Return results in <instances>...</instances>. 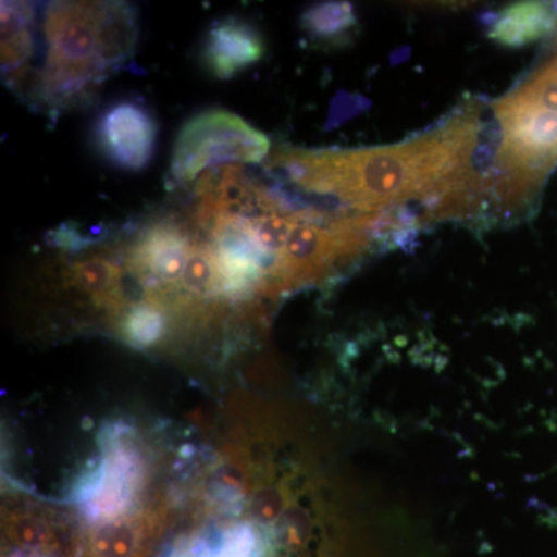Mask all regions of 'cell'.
I'll use <instances>...</instances> for the list:
<instances>
[{"label":"cell","instance_id":"4","mask_svg":"<svg viewBox=\"0 0 557 557\" xmlns=\"http://www.w3.org/2000/svg\"><path fill=\"white\" fill-rule=\"evenodd\" d=\"M102 156L126 171L148 166L156 149L157 124L148 109L132 101L110 106L97 124Z\"/></svg>","mask_w":557,"mask_h":557},{"label":"cell","instance_id":"10","mask_svg":"<svg viewBox=\"0 0 557 557\" xmlns=\"http://www.w3.org/2000/svg\"><path fill=\"white\" fill-rule=\"evenodd\" d=\"M500 101L515 108L544 109L557 113V58Z\"/></svg>","mask_w":557,"mask_h":557},{"label":"cell","instance_id":"2","mask_svg":"<svg viewBox=\"0 0 557 557\" xmlns=\"http://www.w3.org/2000/svg\"><path fill=\"white\" fill-rule=\"evenodd\" d=\"M49 58L42 90L53 104H65L131 57L137 38L135 17L124 3L60 2L47 11Z\"/></svg>","mask_w":557,"mask_h":557},{"label":"cell","instance_id":"11","mask_svg":"<svg viewBox=\"0 0 557 557\" xmlns=\"http://www.w3.org/2000/svg\"><path fill=\"white\" fill-rule=\"evenodd\" d=\"M115 276V267L102 259L84 260L73 269V278L91 292L108 288Z\"/></svg>","mask_w":557,"mask_h":557},{"label":"cell","instance_id":"5","mask_svg":"<svg viewBox=\"0 0 557 557\" xmlns=\"http://www.w3.org/2000/svg\"><path fill=\"white\" fill-rule=\"evenodd\" d=\"M193 245L189 231L178 223H153L135 239L131 262L143 276L175 282L183 276Z\"/></svg>","mask_w":557,"mask_h":557},{"label":"cell","instance_id":"1","mask_svg":"<svg viewBox=\"0 0 557 557\" xmlns=\"http://www.w3.org/2000/svg\"><path fill=\"white\" fill-rule=\"evenodd\" d=\"M478 137L472 115L406 145L351 152L277 153L276 163L300 186L335 194L354 207L369 209L432 197L437 201L475 177L468 164Z\"/></svg>","mask_w":557,"mask_h":557},{"label":"cell","instance_id":"3","mask_svg":"<svg viewBox=\"0 0 557 557\" xmlns=\"http://www.w3.org/2000/svg\"><path fill=\"white\" fill-rule=\"evenodd\" d=\"M269 150V138L240 116L226 110H208L180 131L172 152V174L180 183H193L211 166L259 163Z\"/></svg>","mask_w":557,"mask_h":557},{"label":"cell","instance_id":"9","mask_svg":"<svg viewBox=\"0 0 557 557\" xmlns=\"http://www.w3.org/2000/svg\"><path fill=\"white\" fill-rule=\"evenodd\" d=\"M306 32L314 39L339 40L357 24L354 7L347 2H325L311 7L302 16Z\"/></svg>","mask_w":557,"mask_h":557},{"label":"cell","instance_id":"7","mask_svg":"<svg viewBox=\"0 0 557 557\" xmlns=\"http://www.w3.org/2000/svg\"><path fill=\"white\" fill-rule=\"evenodd\" d=\"M556 14L541 2H522L502 11L490 30V38L507 47H523L553 30Z\"/></svg>","mask_w":557,"mask_h":557},{"label":"cell","instance_id":"8","mask_svg":"<svg viewBox=\"0 0 557 557\" xmlns=\"http://www.w3.org/2000/svg\"><path fill=\"white\" fill-rule=\"evenodd\" d=\"M32 9L27 3L2 2V67L16 72L32 51Z\"/></svg>","mask_w":557,"mask_h":557},{"label":"cell","instance_id":"6","mask_svg":"<svg viewBox=\"0 0 557 557\" xmlns=\"http://www.w3.org/2000/svg\"><path fill=\"white\" fill-rule=\"evenodd\" d=\"M263 53L265 44L255 27L244 21L228 20L208 33L203 60L212 76L231 79L262 60Z\"/></svg>","mask_w":557,"mask_h":557}]
</instances>
